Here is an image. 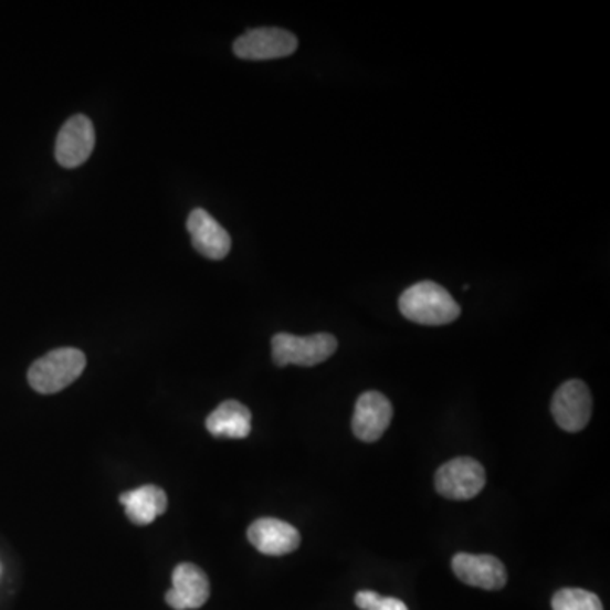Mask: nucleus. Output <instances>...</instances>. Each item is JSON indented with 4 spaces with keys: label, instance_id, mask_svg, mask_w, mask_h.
I'll list each match as a JSON object with an SVG mask.
<instances>
[{
    "label": "nucleus",
    "instance_id": "obj_1",
    "mask_svg": "<svg viewBox=\"0 0 610 610\" xmlns=\"http://www.w3.org/2000/svg\"><path fill=\"white\" fill-rule=\"evenodd\" d=\"M399 309L406 319L422 326H444L462 314L458 302L437 282H419L399 298Z\"/></svg>",
    "mask_w": 610,
    "mask_h": 610
},
{
    "label": "nucleus",
    "instance_id": "obj_2",
    "mask_svg": "<svg viewBox=\"0 0 610 610\" xmlns=\"http://www.w3.org/2000/svg\"><path fill=\"white\" fill-rule=\"evenodd\" d=\"M87 367L84 353L76 348H59L31 365L28 381L38 393L51 396L72 386Z\"/></svg>",
    "mask_w": 610,
    "mask_h": 610
},
{
    "label": "nucleus",
    "instance_id": "obj_3",
    "mask_svg": "<svg viewBox=\"0 0 610 610\" xmlns=\"http://www.w3.org/2000/svg\"><path fill=\"white\" fill-rule=\"evenodd\" d=\"M338 339L327 333L301 336L278 333L272 338V356L276 367L298 365V367H316L335 355Z\"/></svg>",
    "mask_w": 610,
    "mask_h": 610
},
{
    "label": "nucleus",
    "instance_id": "obj_4",
    "mask_svg": "<svg viewBox=\"0 0 610 610\" xmlns=\"http://www.w3.org/2000/svg\"><path fill=\"white\" fill-rule=\"evenodd\" d=\"M298 41L291 31L280 28H259L246 31L243 36L234 41V55L250 62H265V60L285 59L297 50Z\"/></svg>",
    "mask_w": 610,
    "mask_h": 610
},
{
    "label": "nucleus",
    "instance_id": "obj_5",
    "mask_svg": "<svg viewBox=\"0 0 610 610\" xmlns=\"http://www.w3.org/2000/svg\"><path fill=\"white\" fill-rule=\"evenodd\" d=\"M485 487V470L469 456L454 458L437 472V491L451 501H470Z\"/></svg>",
    "mask_w": 610,
    "mask_h": 610
},
{
    "label": "nucleus",
    "instance_id": "obj_6",
    "mask_svg": "<svg viewBox=\"0 0 610 610\" xmlns=\"http://www.w3.org/2000/svg\"><path fill=\"white\" fill-rule=\"evenodd\" d=\"M553 418L564 431L578 432L589 424L592 396L581 380H570L556 390L551 402Z\"/></svg>",
    "mask_w": 610,
    "mask_h": 610
},
{
    "label": "nucleus",
    "instance_id": "obj_7",
    "mask_svg": "<svg viewBox=\"0 0 610 610\" xmlns=\"http://www.w3.org/2000/svg\"><path fill=\"white\" fill-rule=\"evenodd\" d=\"M94 148V124L84 114H76L70 117L60 129L55 158L63 168H78L91 158Z\"/></svg>",
    "mask_w": 610,
    "mask_h": 610
},
{
    "label": "nucleus",
    "instance_id": "obj_8",
    "mask_svg": "<svg viewBox=\"0 0 610 610\" xmlns=\"http://www.w3.org/2000/svg\"><path fill=\"white\" fill-rule=\"evenodd\" d=\"M392 416V403L383 393L374 390L361 393L353 414V432L364 443H375L389 429Z\"/></svg>",
    "mask_w": 610,
    "mask_h": 610
},
{
    "label": "nucleus",
    "instance_id": "obj_9",
    "mask_svg": "<svg viewBox=\"0 0 610 610\" xmlns=\"http://www.w3.org/2000/svg\"><path fill=\"white\" fill-rule=\"evenodd\" d=\"M211 596V585L208 575L197 565H178L171 575V589L165 600L175 610L200 609Z\"/></svg>",
    "mask_w": 610,
    "mask_h": 610
},
{
    "label": "nucleus",
    "instance_id": "obj_10",
    "mask_svg": "<svg viewBox=\"0 0 610 610\" xmlns=\"http://www.w3.org/2000/svg\"><path fill=\"white\" fill-rule=\"evenodd\" d=\"M451 567L463 583L476 589L501 590L507 583V571L495 556L458 553Z\"/></svg>",
    "mask_w": 610,
    "mask_h": 610
},
{
    "label": "nucleus",
    "instance_id": "obj_11",
    "mask_svg": "<svg viewBox=\"0 0 610 610\" xmlns=\"http://www.w3.org/2000/svg\"><path fill=\"white\" fill-rule=\"evenodd\" d=\"M193 248L206 259L224 260L231 251V236L228 231L203 209H193L187 219Z\"/></svg>",
    "mask_w": 610,
    "mask_h": 610
},
{
    "label": "nucleus",
    "instance_id": "obj_12",
    "mask_svg": "<svg viewBox=\"0 0 610 610\" xmlns=\"http://www.w3.org/2000/svg\"><path fill=\"white\" fill-rule=\"evenodd\" d=\"M248 539L260 553L269 556L288 555L301 545L298 530L292 524L273 517L254 520L248 529Z\"/></svg>",
    "mask_w": 610,
    "mask_h": 610
},
{
    "label": "nucleus",
    "instance_id": "obj_13",
    "mask_svg": "<svg viewBox=\"0 0 610 610\" xmlns=\"http://www.w3.org/2000/svg\"><path fill=\"white\" fill-rule=\"evenodd\" d=\"M119 501L126 516L138 526H148L165 514L168 507L167 494L157 485H143L135 491L124 492Z\"/></svg>",
    "mask_w": 610,
    "mask_h": 610
},
{
    "label": "nucleus",
    "instance_id": "obj_14",
    "mask_svg": "<svg viewBox=\"0 0 610 610\" xmlns=\"http://www.w3.org/2000/svg\"><path fill=\"white\" fill-rule=\"evenodd\" d=\"M206 428L214 438L244 440L251 432V412L238 400H225L209 414Z\"/></svg>",
    "mask_w": 610,
    "mask_h": 610
},
{
    "label": "nucleus",
    "instance_id": "obj_15",
    "mask_svg": "<svg viewBox=\"0 0 610 610\" xmlns=\"http://www.w3.org/2000/svg\"><path fill=\"white\" fill-rule=\"evenodd\" d=\"M553 610H603V607L596 593L581 589H564L553 597Z\"/></svg>",
    "mask_w": 610,
    "mask_h": 610
},
{
    "label": "nucleus",
    "instance_id": "obj_16",
    "mask_svg": "<svg viewBox=\"0 0 610 610\" xmlns=\"http://www.w3.org/2000/svg\"><path fill=\"white\" fill-rule=\"evenodd\" d=\"M355 603L364 610H409L402 600L381 597L371 590L356 593Z\"/></svg>",
    "mask_w": 610,
    "mask_h": 610
}]
</instances>
